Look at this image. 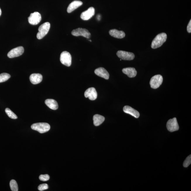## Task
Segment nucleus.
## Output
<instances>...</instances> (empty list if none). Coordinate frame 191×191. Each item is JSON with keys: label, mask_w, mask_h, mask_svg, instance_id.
I'll return each instance as SVG.
<instances>
[{"label": "nucleus", "mask_w": 191, "mask_h": 191, "mask_svg": "<svg viewBox=\"0 0 191 191\" xmlns=\"http://www.w3.org/2000/svg\"><path fill=\"white\" fill-rule=\"evenodd\" d=\"M167 35L166 33H162L156 35L152 42L151 47L155 49L159 48L166 41Z\"/></svg>", "instance_id": "obj_1"}, {"label": "nucleus", "mask_w": 191, "mask_h": 191, "mask_svg": "<svg viewBox=\"0 0 191 191\" xmlns=\"http://www.w3.org/2000/svg\"><path fill=\"white\" fill-rule=\"evenodd\" d=\"M31 127L32 129L41 133L47 132L50 128V125L44 123H35L32 125Z\"/></svg>", "instance_id": "obj_2"}, {"label": "nucleus", "mask_w": 191, "mask_h": 191, "mask_svg": "<svg viewBox=\"0 0 191 191\" xmlns=\"http://www.w3.org/2000/svg\"><path fill=\"white\" fill-rule=\"evenodd\" d=\"M50 27V24L46 22L40 26L38 28V32L37 35L38 39H41L48 34Z\"/></svg>", "instance_id": "obj_3"}, {"label": "nucleus", "mask_w": 191, "mask_h": 191, "mask_svg": "<svg viewBox=\"0 0 191 191\" xmlns=\"http://www.w3.org/2000/svg\"><path fill=\"white\" fill-rule=\"evenodd\" d=\"M60 61L63 65L70 67L72 64V56L69 52L65 51L62 52L60 55Z\"/></svg>", "instance_id": "obj_4"}, {"label": "nucleus", "mask_w": 191, "mask_h": 191, "mask_svg": "<svg viewBox=\"0 0 191 191\" xmlns=\"http://www.w3.org/2000/svg\"><path fill=\"white\" fill-rule=\"evenodd\" d=\"M163 82V77L161 75H156L152 78L150 84L152 88L156 89L161 85Z\"/></svg>", "instance_id": "obj_5"}, {"label": "nucleus", "mask_w": 191, "mask_h": 191, "mask_svg": "<svg viewBox=\"0 0 191 191\" xmlns=\"http://www.w3.org/2000/svg\"><path fill=\"white\" fill-rule=\"evenodd\" d=\"M72 35L74 36H82L87 39L91 37V33L89 30L85 28H79L72 30Z\"/></svg>", "instance_id": "obj_6"}, {"label": "nucleus", "mask_w": 191, "mask_h": 191, "mask_svg": "<svg viewBox=\"0 0 191 191\" xmlns=\"http://www.w3.org/2000/svg\"><path fill=\"white\" fill-rule=\"evenodd\" d=\"M166 127L167 130L171 132L178 131L179 126L176 118H174L169 120L167 123Z\"/></svg>", "instance_id": "obj_7"}, {"label": "nucleus", "mask_w": 191, "mask_h": 191, "mask_svg": "<svg viewBox=\"0 0 191 191\" xmlns=\"http://www.w3.org/2000/svg\"><path fill=\"white\" fill-rule=\"evenodd\" d=\"M41 20V15L37 12L31 13L28 18L29 23L30 24L34 25L38 24Z\"/></svg>", "instance_id": "obj_8"}, {"label": "nucleus", "mask_w": 191, "mask_h": 191, "mask_svg": "<svg viewBox=\"0 0 191 191\" xmlns=\"http://www.w3.org/2000/svg\"><path fill=\"white\" fill-rule=\"evenodd\" d=\"M117 56L121 60H132L134 59L135 56L132 52L120 50L116 53Z\"/></svg>", "instance_id": "obj_9"}, {"label": "nucleus", "mask_w": 191, "mask_h": 191, "mask_svg": "<svg viewBox=\"0 0 191 191\" xmlns=\"http://www.w3.org/2000/svg\"><path fill=\"white\" fill-rule=\"evenodd\" d=\"M24 51V49L23 47H19L14 48L8 52V56L10 58H13L21 55Z\"/></svg>", "instance_id": "obj_10"}, {"label": "nucleus", "mask_w": 191, "mask_h": 191, "mask_svg": "<svg viewBox=\"0 0 191 191\" xmlns=\"http://www.w3.org/2000/svg\"><path fill=\"white\" fill-rule=\"evenodd\" d=\"M95 13V9L94 8L91 7L87 11L83 12L81 15L80 18L84 20H87L92 17Z\"/></svg>", "instance_id": "obj_11"}, {"label": "nucleus", "mask_w": 191, "mask_h": 191, "mask_svg": "<svg viewBox=\"0 0 191 191\" xmlns=\"http://www.w3.org/2000/svg\"><path fill=\"white\" fill-rule=\"evenodd\" d=\"M84 96L86 98L88 97L91 100H94L97 97V92L94 88H89L85 91Z\"/></svg>", "instance_id": "obj_12"}, {"label": "nucleus", "mask_w": 191, "mask_h": 191, "mask_svg": "<svg viewBox=\"0 0 191 191\" xmlns=\"http://www.w3.org/2000/svg\"><path fill=\"white\" fill-rule=\"evenodd\" d=\"M94 73L99 77L106 79H109V74L105 69L102 67L99 68L94 70Z\"/></svg>", "instance_id": "obj_13"}, {"label": "nucleus", "mask_w": 191, "mask_h": 191, "mask_svg": "<svg viewBox=\"0 0 191 191\" xmlns=\"http://www.w3.org/2000/svg\"><path fill=\"white\" fill-rule=\"evenodd\" d=\"M123 111L125 113L131 115L135 118H138L140 117L139 112L129 106H124L123 108Z\"/></svg>", "instance_id": "obj_14"}, {"label": "nucleus", "mask_w": 191, "mask_h": 191, "mask_svg": "<svg viewBox=\"0 0 191 191\" xmlns=\"http://www.w3.org/2000/svg\"><path fill=\"white\" fill-rule=\"evenodd\" d=\"M30 79L32 84H37L41 82L43 76L40 74L34 73L30 76Z\"/></svg>", "instance_id": "obj_15"}, {"label": "nucleus", "mask_w": 191, "mask_h": 191, "mask_svg": "<svg viewBox=\"0 0 191 191\" xmlns=\"http://www.w3.org/2000/svg\"><path fill=\"white\" fill-rule=\"evenodd\" d=\"M109 35L114 38L118 39L124 38L125 36V34L124 32L120 31L116 29H112L109 30Z\"/></svg>", "instance_id": "obj_16"}, {"label": "nucleus", "mask_w": 191, "mask_h": 191, "mask_svg": "<svg viewBox=\"0 0 191 191\" xmlns=\"http://www.w3.org/2000/svg\"><path fill=\"white\" fill-rule=\"evenodd\" d=\"M82 2L79 1H73L69 5L67 9V12L70 13L72 12L79 6H82Z\"/></svg>", "instance_id": "obj_17"}, {"label": "nucleus", "mask_w": 191, "mask_h": 191, "mask_svg": "<svg viewBox=\"0 0 191 191\" xmlns=\"http://www.w3.org/2000/svg\"><path fill=\"white\" fill-rule=\"evenodd\" d=\"M123 73L126 74L130 78H133L136 77L137 72L134 68L128 67L123 69Z\"/></svg>", "instance_id": "obj_18"}, {"label": "nucleus", "mask_w": 191, "mask_h": 191, "mask_svg": "<svg viewBox=\"0 0 191 191\" xmlns=\"http://www.w3.org/2000/svg\"><path fill=\"white\" fill-rule=\"evenodd\" d=\"M45 104L51 109L55 110L58 109V104L56 101L51 99H47L45 101Z\"/></svg>", "instance_id": "obj_19"}, {"label": "nucleus", "mask_w": 191, "mask_h": 191, "mask_svg": "<svg viewBox=\"0 0 191 191\" xmlns=\"http://www.w3.org/2000/svg\"><path fill=\"white\" fill-rule=\"evenodd\" d=\"M105 118L100 115L96 114L93 117L94 124V125L97 126L100 125L104 122Z\"/></svg>", "instance_id": "obj_20"}, {"label": "nucleus", "mask_w": 191, "mask_h": 191, "mask_svg": "<svg viewBox=\"0 0 191 191\" xmlns=\"http://www.w3.org/2000/svg\"><path fill=\"white\" fill-rule=\"evenodd\" d=\"M5 111H6V113L8 116L11 119H17L18 116H17L16 115L8 108H6L5 109Z\"/></svg>", "instance_id": "obj_21"}, {"label": "nucleus", "mask_w": 191, "mask_h": 191, "mask_svg": "<svg viewBox=\"0 0 191 191\" xmlns=\"http://www.w3.org/2000/svg\"><path fill=\"white\" fill-rule=\"evenodd\" d=\"M11 77V75L8 73H3L0 74V83L6 82Z\"/></svg>", "instance_id": "obj_22"}, {"label": "nucleus", "mask_w": 191, "mask_h": 191, "mask_svg": "<svg viewBox=\"0 0 191 191\" xmlns=\"http://www.w3.org/2000/svg\"><path fill=\"white\" fill-rule=\"evenodd\" d=\"M10 187L12 191H18V187L17 183L15 180H12L10 183Z\"/></svg>", "instance_id": "obj_23"}, {"label": "nucleus", "mask_w": 191, "mask_h": 191, "mask_svg": "<svg viewBox=\"0 0 191 191\" xmlns=\"http://www.w3.org/2000/svg\"><path fill=\"white\" fill-rule=\"evenodd\" d=\"M191 163V155H189L187 156L186 159H185V161H184L183 165V166L185 167H187Z\"/></svg>", "instance_id": "obj_24"}, {"label": "nucleus", "mask_w": 191, "mask_h": 191, "mask_svg": "<svg viewBox=\"0 0 191 191\" xmlns=\"http://www.w3.org/2000/svg\"><path fill=\"white\" fill-rule=\"evenodd\" d=\"M39 179L42 181H47L49 180L50 177L48 175H40L39 177Z\"/></svg>", "instance_id": "obj_25"}, {"label": "nucleus", "mask_w": 191, "mask_h": 191, "mask_svg": "<svg viewBox=\"0 0 191 191\" xmlns=\"http://www.w3.org/2000/svg\"><path fill=\"white\" fill-rule=\"evenodd\" d=\"M49 188L48 185L47 184H43L40 185L38 187V189L39 191H43L47 190Z\"/></svg>", "instance_id": "obj_26"}, {"label": "nucleus", "mask_w": 191, "mask_h": 191, "mask_svg": "<svg viewBox=\"0 0 191 191\" xmlns=\"http://www.w3.org/2000/svg\"><path fill=\"white\" fill-rule=\"evenodd\" d=\"M187 32L189 33H191V20H190V21H189L188 23V25H187Z\"/></svg>", "instance_id": "obj_27"}, {"label": "nucleus", "mask_w": 191, "mask_h": 191, "mask_svg": "<svg viewBox=\"0 0 191 191\" xmlns=\"http://www.w3.org/2000/svg\"><path fill=\"white\" fill-rule=\"evenodd\" d=\"M1 8H0V16H1Z\"/></svg>", "instance_id": "obj_28"}, {"label": "nucleus", "mask_w": 191, "mask_h": 191, "mask_svg": "<svg viewBox=\"0 0 191 191\" xmlns=\"http://www.w3.org/2000/svg\"><path fill=\"white\" fill-rule=\"evenodd\" d=\"M89 40V41H90V42H91V41H91V40Z\"/></svg>", "instance_id": "obj_29"}]
</instances>
